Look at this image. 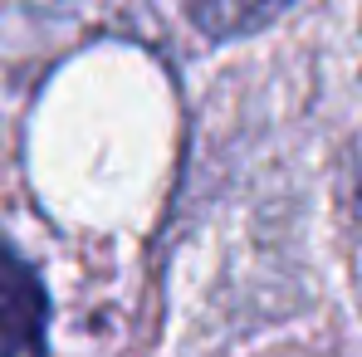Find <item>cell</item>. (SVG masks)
Here are the masks:
<instances>
[{
    "instance_id": "obj_1",
    "label": "cell",
    "mask_w": 362,
    "mask_h": 357,
    "mask_svg": "<svg viewBox=\"0 0 362 357\" xmlns=\"http://www.w3.org/2000/svg\"><path fill=\"white\" fill-rule=\"evenodd\" d=\"M294 0H191V20L211 35V40H235L264 30L279 10H289Z\"/></svg>"
},
{
    "instance_id": "obj_2",
    "label": "cell",
    "mask_w": 362,
    "mask_h": 357,
    "mask_svg": "<svg viewBox=\"0 0 362 357\" xmlns=\"http://www.w3.org/2000/svg\"><path fill=\"white\" fill-rule=\"evenodd\" d=\"M358 196H362V177H358Z\"/></svg>"
}]
</instances>
